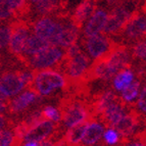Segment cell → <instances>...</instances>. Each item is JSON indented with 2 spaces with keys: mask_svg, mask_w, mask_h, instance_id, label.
<instances>
[{
  "mask_svg": "<svg viewBox=\"0 0 146 146\" xmlns=\"http://www.w3.org/2000/svg\"><path fill=\"white\" fill-rule=\"evenodd\" d=\"M58 110L60 112L63 126L72 128L85 121H94L91 115L88 99L72 96H61L58 100Z\"/></svg>",
  "mask_w": 146,
  "mask_h": 146,
  "instance_id": "1",
  "label": "cell"
},
{
  "mask_svg": "<svg viewBox=\"0 0 146 146\" xmlns=\"http://www.w3.org/2000/svg\"><path fill=\"white\" fill-rule=\"evenodd\" d=\"M34 72L35 76L32 89H34L40 96H50L59 89H61L62 92L66 91L68 87V79L58 70L46 68Z\"/></svg>",
  "mask_w": 146,
  "mask_h": 146,
  "instance_id": "2",
  "label": "cell"
},
{
  "mask_svg": "<svg viewBox=\"0 0 146 146\" xmlns=\"http://www.w3.org/2000/svg\"><path fill=\"white\" fill-rule=\"evenodd\" d=\"M91 63L89 55L81 51L72 58H66L64 56V59L57 70L66 76L70 84H90L86 79V76Z\"/></svg>",
  "mask_w": 146,
  "mask_h": 146,
  "instance_id": "3",
  "label": "cell"
},
{
  "mask_svg": "<svg viewBox=\"0 0 146 146\" xmlns=\"http://www.w3.org/2000/svg\"><path fill=\"white\" fill-rule=\"evenodd\" d=\"M146 34V19L145 6L139 7L132 13L129 21L125 25L124 29L115 42L131 46L142 39H145Z\"/></svg>",
  "mask_w": 146,
  "mask_h": 146,
  "instance_id": "4",
  "label": "cell"
},
{
  "mask_svg": "<svg viewBox=\"0 0 146 146\" xmlns=\"http://www.w3.org/2000/svg\"><path fill=\"white\" fill-rule=\"evenodd\" d=\"M66 56V49L57 46H49L43 51L34 54L26 59L24 63L25 68L31 71H41L46 68L57 70Z\"/></svg>",
  "mask_w": 146,
  "mask_h": 146,
  "instance_id": "5",
  "label": "cell"
},
{
  "mask_svg": "<svg viewBox=\"0 0 146 146\" xmlns=\"http://www.w3.org/2000/svg\"><path fill=\"white\" fill-rule=\"evenodd\" d=\"M141 125L145 126V115L140 113L136 106L132 105L128 112L112 128L117 132L119 136H121V146L126 145L136 133L145 130H141Z\"/></svg>",
  "mask_w": 146,
  "mask_h": 146,
  "instance_id": "6",
  "label": "cell"
},
{
  "mask_svg": "<svg viewBox=\"0 0 146 146\" xmlns=\"http://www.w3.org/2000/svg\"><path fill=\"white\" fill-rule=\"evenodd\" d=\"M11 36L7 46V53L17 60L21 56L23 46L32 33V23L24 20H15L11 23Z\"/></svg>",
  "mask_w": 146,
  "mask_h": 146,
  "instance_id": "7",
  "label": "cell"
},
{
  "mask_svg": "<svg viewBox=\"0 0 146 146\" xmlns=\"http://www.w3.org/2000/svg\"><path fill=\"white\" fill-rule=\"evenodd\" d=\"M80 42L85 47L89 57L94 59L106 55L115 43V40L104 34H97L89 38H82Z\"/></svg>",
  "mask_w": 146,
  "mask_h": 146,
  "instance_id": "8",
  "label": "cell"
},
{
  "mask_svg": "<svg viewBox=\"0 0 146 146\" xmlns=\"http://www.w3.org/2000/svg\"><path fill=\"white\" fill-rule=\"evenodd\" d=\"M132 103H127L121 98V96L117 98L112 103L102 111V113L97 117L96 121L100 122L103 127H106L108 129H112L113 126L126 115L128 110L131 108Z\"/></svg>",
  "mask_w": 146,
  "mask_h": 146,
  "instance_id": "9",
  "label": "cell"
},
{
  "mask_svg": "<svg viewBox=\"0 0 146 146\" xmlns=\"http://www.w3.org/2000/svg\"><path fill=\"white\" fill-rule=\"evenodd\" d=\"M115 75L117 74L108 66L105 56H102L100 58L95 59L91 63L90 68L88 70L87 76H86V79L89 83L96 80L102 81L104 83H108Z\"/></svg>",
  "mask_w": 146,
  "mask_h": 146,
  "instance_id": "10",
  "label": "cell"
},
{
  "mask_svg": "<svg viewBox=\"0 0 146 146\" xmlns=\"http://www.w3.org/2000/svg\"><path fill=\"white\" fill-rule=\"evenodd\" d=\"M99 0H82L79 5L76 6L74 10H72L70 20L79 29H82L86 21L94 13L97 8Z\"/></svg>",
  "mask_w": 146,
  "mask_h": 146,
  "instance_id": "11",
  "label": "cell"
},
{
  "mask_svg": "<svg viewBox=\"0 0 146 146\" xmlns=\"http://www.w3.org/2000/svg\"><path fill=\"white\" fill-rule=\"evenodd\" d=\"M60 126V123H53L51 121H42L39 124L35 125L28 131V133L25 136V141H33L40 142L44 139L51 136L56 130Z\"/></svg>",
  "mask_w": 146,
  "mask_h": 146,
  "instance_id": "12",
  "label": "cell"
},
{
  "mask_svg": "<svg viewBox=\"0 0 146 146\" xmlns=\"http://www.w3.org/2000/svg\"><path fill=\"white\" fill-rule=\"evenodd\" d=\"M50 46V44L48 43L47 40H44L42 38L37 37L34 34H30L26 41L24 43L23 46V51L22 54L19 58L17 59V61L20 64H22L24 66V63L26 61V59H28L29 57L33 56L34 54L39 53V52L43 51L44 49H46L47 47Z\"/></svg>",
  "mask_w": 146,
  "mask_h": 146,
  "instance_id": "13",
  "label": "cell"
},
{
  "mask_svg": "<svg viewBox=\"0 0 146 146\" xmlns=\"http://www.w3.org/2000/svg\"><path fill=\"white\" fill-rule=\"evenodd\" d=\"M62 25V31L58 41V47L62 49H66L73 44L79 41L81 30L71 22L70 17L64 20H59Z\"/></svg>",
  "mask_w": 146,
  "mask_h": 146,
  "instance_id": "14",
  "label": "cell"
},
{
  "mask_svg": "<svg viewBox=\"0 0 146 146\" xmlns=\"http://www.w3.org/2000/svg\"><path fill=\"white\" fill-rule=\"evenodd\" d=\"M107 15H108V12L105 9L99 8V9L95 10L84 28L82 38H89V37L99 34L104 28V25L107 20Z\"/></svg>",
  "mask_w": 146,
  "mask_h": 146,
  "instance_id": "15",
  "label": "cell"
},
{
  "mask_svg": "<svg viewBox=\"0 0 146 146\" xmlns=\"http://www.w3.org/2000/svg\"><path fill=\"white\" fill-rule=\"evenodd\" d=\"M55 21L51 17H38L32 22V31L34 35L42 38L44 40H48L49 36L53 30Z\"/></svg>",
  "mask_w": 146,
  "mask_h": 146,
  "instance_id": "16",
  "label": "cell"
},
{
  "mask_svg": "<svg viewBox=\"0 0 146 146\" xmlns=\"http://www.w3.org/2000/svg\"><path fill=\"white\" fill-rule=\"evenodd\" d=\"M103 131H104V127L102 124H100L98 121H95V119L91 121L84 132V135L81 140L82 143H80V146H88L97 143L102 136Z\"/></svg>",
  "mask_w": 146,
  "mask_h": 146,
  "instance_id": "17",
  "label": "cell"
},
{
  "mask_svg": "<svg viewBox=\"0 0 146 146\" xmlns=\"http://www.w3.org/2000/svg\"><path fill=\"white\" fill-rule=\"evenodd\" d=\"M89 123L90 121H85V122L76 125V126L72 127L70 130L66 131L64 135L62 136L66 146H80V142L82 140L84 132Z\"/></svg>",
  "mask_w": 146,
  "mask_h": 146,
  "instance_id": "18",
  "label": "cell"
},
{
  "mask_svg": "<svg viewBox=\"0 0 146 146\" xmlns=\"http://www.w3.org/2000/svg\"><path fill=\"white\" fill-rule=\"evenodd\" d=\"M8 3L13 12L15 20L29 21L31 4L27 0H8Z\"/></svg>",
  "mask_w": 146,
  "mask_h": 146,
  "instance_id": "19",
  "label": "cell"
},
{
  "mask_svg": "<svg viewBox=\"0 0 146 146\" xmlns=\"http://www.w3.org/2000/svg\"><path fill=\"white\" fill-rule=\"evenodd\" d=\"M135 75L132 68H126L123 71L119 72L117 75L115 77L112 81V86L115 91H123L128 85L134 81Z\"/></svg>",
  "mask_w": 146,
  "mask_h": 146,
  "instance_id": "20",
  "label": "cell"
},
{
  "mask_svg": "<svg viewBox=\"0 0 146 146\" xmlns=\"http://www.w3.org/2000/svg\"><path fill=\"white\" fill-rule=\"evenodd\" d=\"M133 63H145L146 58V41L142 39L130 46ZM132 63V64H133Z\"/></svg>",
  "mask_w": 146,
  "mask_h": 146,
  "instance_id": "21",
  "label": "cell"
},
{
  "mask_svg": "<svg viewBox=\"0 0 146 146\" xmlns=\"http://www.w3.org/2000/svg\"><path fill=\"white\" fill-rule=\"evenodd\" d=\"M140 87H141V82L139 80L133 81L130 85H128L124 90L122 91V98L125 102L127 103H132L135 99L137 98L140 91Z\"/></svg>",
  "mask_w": 146,
  "mask_h": 146,
  "instance_id": "22",
  "label": "cell"
},
{
  "mask_svg": "<svg viewBox=\"0 0 146 146\" xmlns=\"http://www.w3.org/2000/svg\"><path fill=\"white\" fill-rule=\"evenodd\" d=\"M11 23V22H10ZM5 23L0 26V55L7 49L11 36V24Z\"/></svg>",
  "mask_w": 146,
  "mask_h": 146,
  "instance_id": "23",
  "label": "cell"
},
{
  "mask_svg": "<svg viewBox=\"0 0 146 146\" xmlns=\"http://www.w3.org/2000/svg\"><path fill=\"white\" fill-rule=\"evenodd\" d=\"M42 113L45 119H48L53 123H60L61 115L57 107H54L53 105L47 104L42 106Z\"/></svg>",
  "mask_w": 146,
  "mask_h": 146,
  "instance_id": "24",
  "label": "cell"
},
{
  "mask_svg": "<svg viewBox=\"0 0 146 146\" xmlns=\"http://www.w3.org/2000/svg\"><path fill=\"white\" fill-rule=\"evenodd\" d=\"M0 21L4 23H10L15 21L8 0H0Z\"/></svg>",
  "mask_w": 146,
  "mask_h": 146,
  "instance_id": "25",
  "label": "cell"
},
{
  "mask_svg": "<svg viewBox=\"0 0 146 146\" xmlns=\"http://www.w3.org/2000/svg\"><path fill=\"white\" fill-rule=\"evenodd\" d=\"M15 136L11 128H5L0 131V146H13Z\"/></svg>",
  "mask_w": 146,
  "mask_h": 146,
  "instance_id": "26",
  "label": "cell"
},
{
  "mask_svg": "<svg viewBox=\"0 0 146 146\" xmlns=\"http://www.w3.org/2000/svg\"><path fill=\"white\" fill-rule=\"evenodd\" d=\"M61 31H62V25H61L60 21H55L53 30H52L51 34L48 38V43L50 44V46H57L58 47V41L59 37H60Z\"/></svg>",
  "mask_w": 146,
  "mask_h": 146,
  "instance_id": "27",
  "label": "cell"
},
{
  "mask_svg": "<svg viewBox=\"0 0 146 146\" xmlns=\"http://www.w3.org/2000/svg\"><path fill=\"white\" fill-rule=\"evenodd\" d=\"M125 146H145V130H142L132 136Z\"/></svg>",
  "mask_w": 146,
  "mask_h": 146,
  "instance_id": "28",
  "label": "cell"
},
{
  "mask_svg": "<svg viewBox=\"0 0 146 146\" xmlns=\"http://www.w3.org/2000/svg\"><path fill=\"white\" fill-rule=\"evenodd\" d=\"M104 141L107 145H115L119 141V136L117 132L113 129H107L104 133Z\"/></svg>",
  "mask_w": 146,
  "mask_h": 146,
  "instance_id": "29",
  "label": "cell"
},
{
  "mask_svg": "<svg viewBox=\"0 0 146 146\" xmlns=\"http://www.w3.org/2000/svg\"><path fill=\"white\" fill-rule=\"evenodd\" d=\"M145 93H146V87H145V85H143V87H142V91H141V93H140V96H139V99L136 103L137 110H138L140 113H142L143 115H145V113H146Z\"/></svg>",
  "mask_w": 146,
  "mask_h": 146,
  "instance_id": "30",
  "label": "cell"
},
{
  "mask_svg": "<svg viewBox=\"0 0 146 146\" xmlns=\"http://www.w3.org/2000/svg\"><path fill=\"white\" fill-rule=\"evenodd\" d=\"M5 128H9V122L6 115L0 113V131Z\"/></svg>",
  "mask_w": 146,
  "mask_h": 146,
  "instance_id": "31",
  "label": "cell"
},
{
  "mask_svg": "<svg viewBox=\"0 0 146 146\" xmlns=\"http://www.w3.org/2000/svg\"><path fill=\"white\" fill-rule=\"evenodd\" d=\"M24 146H38V142H33V141H29L25 144Z\"/></svg>",
  "mask_w": 146,
  "mask_h": 146,
  "instance_id": "32",
  "label": "cell"
},
{
  "mask_svg": "<svg viewBox=\"0 0 146 146\" xmlns=\"http://www.w3.org/2000/svg\"><path fill=\"white\" fill-rule=\"evenodd\" d=\"M27 1L30 3V4H34V3L38 2V1H39V0H27Z\"/></svg>",
  "mask_w": 146,
  "mask_h": 146,
  "instance_id": "33",
  "label": "cell"
},
{
  "mask_svg": "<svg viewBox=\"0 0 146 146\" xmlns=\"http://www.w3.org/2000/svg\"><path fill=\"white\" fill-rule=\"evenodd\" d=\"M104 144L103 143H100V144H96V145H94V146H103Z\"/></svg>",
  "mask_w": 146,
  "mask_h": 146,
  "instance_id": "34",
  "label": "cell"
},
{
  "mask_svg": "<svg viewBox=\"0 0 146 146\" xmlns=\"http://www.w3.org/2000/svg\"><path fill=\"white\" fill-rule=\"evenodd\" d=\"M1 25H2V22H1V21H0V26H1Z\"/></svg>",
  "mask_w": 146,
  "mask_h": 146,
  "instance_id": "35",
  "label": "cell"
}]
</instances>
